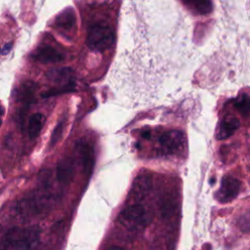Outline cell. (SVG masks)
Segmentation results:
<instances>
[{"label": "cell", "mask_w": 250, "mask_h": 250, "mask_svg": "<svg viewBox=\"0 0 250 250\" xmlns=\"http://www.w3.org/2000/svg\"><path fill=\"white\" fill-rule=\"evenodd\" d=\"M188 2L201 14H208L212 10L210 0H188Z\"/></svg>", "instance_id": "e0dca14e"}, {"label": "cell", "mask_w": 250, "mask_h": 250, "mask_svg": "<svg viewBox=\"0 0 250 250\" xmlns=\"http://www.w3.org/2000/svg\"><path fill=\"white\" fill-rule=\"evenodd\" d=\"M113 41L114 33L107 23L98 22L89 28L86 43L91 50L98 52L104 51L113 44Z\"/></svg>", "instance_id": "7a4b0ae2"}, {"label": "cell", "mask_w": 250, "mask_h": 250, "mask_svg": "<svg viewBox=\"0 0 250 250\" xmlns=\"http://www.w3.org/2000/svg\"><path fill=\"white\" fill-rule=\"evenodd\" d=\"M119 219L128 229H134L140 226L146 227L150 221V216L143 205L133 204L121 212Z\"/></svg>", "instance_id": "277c9868"}, {"label": "cell", "mask_w": 250, "mask_h": 250, "mask_svg": "<svg viewBox=\"0 0 250 250\" xmlns=\"http://www.w3.org/2000/svg\"><path fill=\"white\" fill-rule=\"evenodd\" d=\"M40 239V231L34 228L10 229L0 240V248L3 249H32Z\"/></svg>", "instance_id": "6da1fadb"}, {"label": "cell", "mask_w": 250, "mask_h": 250, "mask_svg": "<svg viewBox=\"0 0 250 250\" xmlns=\"http://www.w3.org/2000/svg\"><path fill=\"white\" fill-rule=\"evenodd\" d=\"M57 25L63 29H70L75 23V18L71 11H65L57 18Z\"/></svg>", "instance_id": "9a60e30c"}, {"label": "cell", "mask_w": 250, "mask_h": 250, "mask_svg": "<svg viewBox=\"0 0 250 250\" xmlns=\"http://www.w3.org/2000/svg\"><path fill=\"white\" fill-rule=\"evenodd\" d=\"M54 202V196L49 192H39L23 198L18 204V212L23 217L36 216L48 210Z\"/></svg>", "instance_id": "3957f363"}, {"label": "cell", "mask_w": 250, "mask_h": 250, "mask_svg": "<svg viewBox=\"0 0 250 250\" xmlns=\"http://www.w3.org/2000/svg\"><path fill=\"white\" fill-rule=\"evenodd\" d=\"M36 89H37L36 83H34L33 81H25L20 87L19 94H18L19 101L27 105L33 103Z\"/></svg>", "instance_id": "7c38bea8"}, {"label": "cell", "mask_w": 250, "mask_h": 250, "mask_svg": "<svg viewBox=\"0 0 250 250\" xmlns=\"http://www.w3.org/2000/svg\"><path fill=\"white\" fill-rule=\"evenodd\" d=\"M241 188V183L231 177L226 176L221 182V187L216 192V199L221 203H229L232 201L239 193Z\"/></svg>", "instance_id": "8992f818"}, {"label": "cell", "mask_w": 250, "mask_h": 250, "mask_svg": "<svg viewBox=\"0 0 250 250\" xmlns=\"http://www.w3.org/2000/svg\"><path fill=\"white\" fill-rule=\"evenodd\" d=\"M143 137H144V138H146V139H148V138L150 137L149 132H144V133H143Z\"/></svg>", "instance_id": "44dd1931"}, {"label": "cell", "mask_w": 250, "mask_h": 250, "mask_svg": "<svg viewBox=\"0 0 250 250\" xmlns=\"http://www.w3.org/2000/svg\"><path fill=\"white\" fill-rule=\"evenodd\" d=\"M0 52H1V49H0Z\"/></svg>", "instance_id": "603a6c76"}, {"label": "cell", "mask_w": 250, "mask_h": 250, "mask_svg": "<svg viewBox=\"0 0 250 250\" xmlns=\"http://www.w3.org/2000/svg\"><path fill=\"white\" fill-rule=\"evenodd\" d=\"M236 109L244 116L250 114V97L246 94L240 95L234 102Z\"/></svg>", "instance_id": "2e32d148"}, {"label": "cell", "mask_w": 250, "mask_h": 250, "mask_svg": "<svg viewBox=\"0 0 250 250\" xmlns=\"http://www.w3.org/2000/svg\"><path fill=\"white\" fill-rule=\"evenodd\" d=\"M32 58L42 63L59 62L64 59V56L51 46H42L35 50L32 54Z\"/></svg>", "instance_id": "ba28073f"}, {"label": "cell", "mask_w": 250, "mask_h": 250, "mask_svg": "<svg viewBox=\"0 0 250 250\" xmlns=\"http://www.w3.org/2000/svg\"><path fill=\"white\" fill-rule=\"evenodd\" d=\"M80 160L82 163L83 170L86 174H91L93 167H94V149L93 146L85 142V141H80L77 145Z\"/></svg>", "instance_id": "9c48e42d"}, {"label": "cell", "mask_w": 250, "mask_h": 250, "mask_svg": "<svg viewBox=\"0 0 250 250\" xmlns=\"http://www.w3.org/2000/svg\"><path fill=\"white\" fill-rule=\"evenodd\" d=\"M151 187V180L147 176H140L136 178L133 185V192L134 195L138 198H142L146 195Z\"/></svg>", "instance_id": "5bb4252c"}, {"label": "cell", "mask_w": 250, "mask_h": 250, "mask_svg": "<svg viewBox=\"0 0 250 250\" xmlns=\"http://www.w3.org/2000/svg\"><path fill=\"white\" fill-rule=\"evenodd\" d=\"M246 226H248V227H249L248 229H250V224H248V225H246Z\"/></svg>", "instance_id": "7402d4cb"}, {"label": "cell", "mask_w": 250, "mask_h": 250, "mask_svg": "<svg viewBox=\"0 0 250 250\" xmlns=\"http://www.w3.org/2000/svg\"><path fill=\"white\" fill-rule=\"evenodd\" d=\"M4 114V108L0 106V125L2 124V115Z\"/></svg>", "instance_id": "ffe728a7"}, {"label": "cell", "mask_w": 250, "mask_h": 250, "mask_svg": "<svg viewBox=\"0 0 250 250\" xmlns=\"http://www.w3.org/2000/svg\"><path fill=\"white\" fill-rule=\"evenodd\" d=\"M46 77L48 80L55 83H73V70L70 67H61L52 68L46 72Z\"/></svg>", "instance_id": "8fae6325"}, {"label": "cell", "mask_w": 250, "mask_h": 250, "mask_svg": "<svg viewBox=\"0 0 250 250\" xmlns=\"http://www.w3.org/2000/svg\"><path fill=\"white\" fill-rule=\"evenodd\" d=\"M44 121H45L44 115L39 112H36L29 117L27 130H28V135L30 139H35L39 135L40 131L42 130Z\"/></svg>", "instance_id": "4fadbf2b"}, {"label": "cell", "mask_w": 250, "mask_h": 250, "mask_svg": "<svg viewBox=\"0 0 250 250\" xmlns=\"http://www.w3.org/2000/svg\"><path fill=\"white\" fill-rule=\"evenodd\" d=\"M64 123H65V119H62L56 126V128L53 131V134L51 136V140H50V146L53 147L58 141L61 139L62 135V131H63V127H64Z\"/></svg>", "instance_id": "ac0fdd59"}, {"label": "cell", "mask_w": 250, "mask_h": 250, "mask_svg": "<svg viewBox=\"0 0 250 250\" xmlns=\"http://www.w3.org/2000/svg\"><path fill=\"white\" fill-rule=\"evenodd\" d=\"M239 120L231 115L226 116L220 123L216 132V139L225 140L230 137L239 127Z\"/></svg>", "instance_id": "30bf717a"}, {"label": "cell", "mask_w": 250, "mask_h": 250, "mask_svg": "<svg viewBox=\"0 0 250 250\" xmlns=\"http://www.w3.org/2000/svg\"><path fill=\"white\" fill-rule=\"evenodd\" d=\"M158 141L162 151L166 154L179 153L186 146V136L179 130H171L163 133Z\"/></svg>", "instance_id": "5b68a950"}, {"label": "cell", "mask_w": 250, "mask_h": 250, "mask_svg": "<svg viewBox=\"0 0 250 250\" xmlns=\"http://www.w3.org/2000/svg\"><path fill=\"white\" fill-rule=\"evenodd\" d=\"M75 164L74 160L70 156L62 157L57 166V178L60 183L63 185H68L74 176Z\"/></svg>", "instance_id": "52a82bcc"}, {"label": "cell", "mask_w": 250, "mask_h": 250, "mask_svg": "<svg viewBox=\"0 0 250 250\" xmlns=\"http://www.w3.org/2000/svg\"><path fill=\"white\" fill-rule=\"evenodd\" d=\"M11 49H12V43H8V44H6L4 46V48H3V50L1 52H2L3 55H6V54H8L11 51Z\"/></svg>", "instance_id": "d6986e66"}]
</instances>
